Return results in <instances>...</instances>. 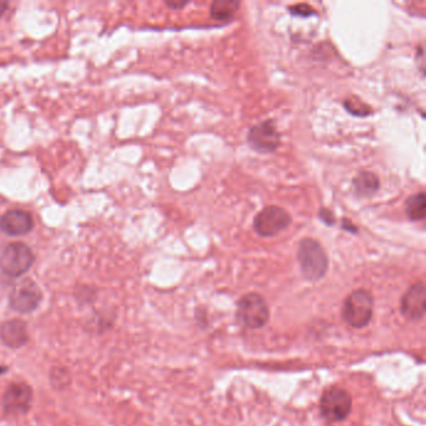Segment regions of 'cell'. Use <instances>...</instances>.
I'll return each instance as SVG.
<instances>
[{
    "label": "cell",
    "instance_id": "cell-1",
    "mask_svg": "<svg viewBox=\"0 0 426 426\" xmlns=\"http://www.w3.org/2000/svg\"><path fill=\"white\" fill-rule=\"evenodd\" d=\"M301 275L307 282H318L329 269V257L324 246L314 238H304L298 246L296 254Z\"/></svg>",
    "mask_w": 426,
    "mask_h": 426
},
{
    "label": "cell",
    "instance_id": "cell-2",
    "mask_svg": "<svg viewBox=\"0 0 426 426\" xmlns=\"http://www.w3.org/2000/svg\"><path fill=\"white\" fill-rule=\"evenodd\" d=\"M344 321L354 328L363 329L370 324L374 312V298L365 289H358L347 296L342 304Z\"/></svg>",
    "mask_w": 426,
    "mask_h": 426
},
{
    "label": "cell",
    "instance_id": "cell-3",
    "mask_svg": "<svg viewBox=\"0 0 426 426\" xmlns=\"http://www.w3.org/2000/svg\"><path fill=\"white\" fill-rule=\"evenodd\" d=\"M269 318V306L263 295L249 293L238 301L236 319L243 326L249 329H260L268 324Z\"/></svg>",
    "mask_w": 426,
    "mask_h": 426
},
{
    "label": "cell",
    "instance_id": "cell-4",
    "mask_svg": "<svg viewBox=\"0 0 426 426\" xmlns=\"http://www.w3.org/2000/svg\"><path fill=\"white\" fill-rule=\"evenodd\" d=\"M36 255L29 246L15 241L10 243L0 252V271L12 277L24 275L31 269Z\"/></svg>",
    "mask_w": 426,
    "mask_h": 426
},
{
    "label": "cell",
    "instance_id": "cell-5",
    "mask_svg": "<svg viewBox=\"0 0 426 426\" xmlns=\"http://www.w3.org/2000/svg\"><path fill=\"white\" fill-rule=\"evenodd\" d=\"M353 408V399L348 390L340 386H331L324 391L320 400V413L331 424L342 423L348 418Z\"/></svg>",
    "mask_w": 426,
    "mask_h": 426
},
{
    "label": "cell",
    "instance_id": "cell-6",
    "mask_svg": "<svg viewBox=\"0 0 426 426\" xmlns=\"http://www.w3.org/2000/svg\"><path fill=\"white\" fill-rule=\"evenodd\" d=\"M293 218L288 211L277 205H268L254 218L252 228L261 238H273L291 225Z\"/></svg>",
    "mask_w": 426,
    "mask_h": 426
},
{
    "label": "cell",
    "instance_id": "cell-7",
    "mask_svg": "<svg viewBox=\"0 0 426 426\" xmlns=\"http://www.w3.org/2000/svg\"><path fill=\"white\" fill-rule=\"evenodd\" d=\"M248 145L260 154H273L282 144V135L274 121H260L252 125L246 137Z\"/></svg>",
    "mask_w": 426,
    "mask_h": 426
},
{
    "label": "cell",
    "instance_id": "cell-8",
    "mask_svg": "<svg viewBox=\"0 0 426 426\" xmlns=\"http://www.w3.org/2000/svg\"><path fill=\"white\" fill-rule=\"evenodd\" d=\"M42 301V291L36 282L31 279H24L18 282L10 293L9 303L13 310L20 314H29L36 310Z\"/></svg>",
    "mask_w": 426,
    "mask_h": 426
},
{
    "label": "cell",
    "instance_id": "cell-9",
    "mask_svg": "<svg viewBox=\"0 0 426 426\" xmlns=\"http://www.w3.org/2000/svg\"><path fill=\"white\" fill-rule=\"evenodd\" d=\"M34 227V218L23 209H10L0 216V231L8 236H24L31 233Z\"/></svg>",
    "mask_w": 426,
    "mask_h": 426
},
{
    "label": "cell",
    "instance_id": "cell-10",
    "mask_svg": "<svg viewBox=\"0 0 426 426\" xmlns=\"http://www.w3.org/2000/svg\"><path fill=\"white\" fill-rule=\"evenodd\" d=\"M33 391L31 386L22 383H14L8 386L3 396V408L6 414L23 415L31 409Z\"/></svg>",
    "mask_w": 426,
    "mask_h": 426
},
{
    "label": "cell",
    "instance_id": "cell-11",
    "mask_svg": "<svg viewBox=\"0 0 426 426\" xmlns=\"http://www.w3.org/2000/svg\"><path fill=\"white\" fill-rule=\"evenodd\" d=\"M402 312L404 318L410 321H419L424 318L426 309L425 282H415L406 290L402 299Z\"/></svg>",
    "mask_w": 426,
    "mask_h": 426
},
{
    "label": "cell",
    "instance_id": "cell-12",
    "mask_svg": "<svg viewBox=\"0 0 426 426\" xmlns=\"http://www.w3.org/2000/svg\"><path fill=\"white\" fill-rule=\"evenodd\" d=\"M0 339L9 348H20L29 340L26 324L23 320L13 319L0 326Z\"/></svg>",
    "mask_w": 426,
    "mask_h": 426
},
{
    "label": "cell",
    "instance_id": "cell-13",
    "mask_svg": "<svg viewBox=\"0 0 426 426\" xmlns=\"http://www.w3.org/2000/svg\"><path fill=\"white\" fill-rule=\"evenodd\" d=\"M353 189L358 198L367 199L374 197L380 189L378 175L370 170H361L353 178Z\"/></svg>",
    "mask_w": 426,
    "mask_h": 426
},
{
    "label": "cell",
    "instance_id": "cell-14",
    "mask_svg": "<svg viewBox=\"0 0 426 426\" xmlns=\"http://www.w3.org/2000/svg\"><path fill=\"white\" fill-rule=\"evenodd\" d=\"M241 6L239 0H215L211 6V18L222 23L233 20Z\"/></svg>",
    "mask_w": 426,
    "mask_h": 426
},
{
    "label": "cell",
    "instance_id": "cell-15",
    "mask_svg": "<svg viewBox=\"0 0 426 426\" xmlns=\"http://www.w3.org/2000/svg\"><path fill=\"white\" fill-rule=\"evenodd\" d=\"M405 213L411 222H423L426 218L425 192H415L405 200Z\"/></svg>",
    "mask_w": 426,
    "mask_h": 426
},
{
    "label": "cell",
    "instance_id": "cell-16",
    "mask_svg": "<svg viewBox=\"0 0 426 426\" xmlns=\"http://www.w3.org/2000/svg\"><path fill=\"white\" fill-rule=\"evenodd\" d=\"M344 108L348 110L350 114L355 116H367L372 114V109L361 100L360 98L351 96L344 100Z\"/></svg>",
    "mask_w": 426,
    "mask_h": 426
},
{
    "label": "cell",
    "instance_id": "cell-17",
    "mask_svg": "<svg viewBox=\"0 0 426 426\" xmlns=\"http://www.w3.org/2000/svg\"><path fill=\"white\" fill-rule=\"evenodd\" d=\"M288 10L291 15L301 17V18H309V17H312V15H317L315 9L312 6H309V4H305V3L289 6Z\"/></svg>",
    "mask_w": 426,
    "mask_h": 426
},
{
    "label": "cell",
    "instance_id": "cell-18",
    "mask_svg": "<svg viewBox=\"0 0 426 426\" xmlns=\"http://www.w3.org/2000/svg\"><path fill=\"white\" fill-rule=\"evenodd\" d=\"M319 219L324 222V224H326V225H329V227H333L335 224V215L329 209H320V211H319Z\"/></svg>",
    "mask_w": 426,
    "mask_h": 426
},
{
    "label": "cell",
    "instance_id": "cell-19",
    "mask_svg": "<svg viewBox=\"0 0 426 426\" xmlns=\"http://www.w3.org/2000/svg\"><path fill=\"white\" fill-rule=\"evenodd\" d=\"M190 1H178V0H172V1H165V6H168L172 10H181L183 8L189 6Z\"/></svg>",
    "mask_w": 426,
    "mask_h": 426
},
{
    "label": "cell",
    "instance_id": "cell-20",
    "mask_svg": "<svg viewBox=\"0 0 426 426\" xmlns=\"http://www.w3.org/2000/svg\"><path fill=\"white\" fill-rule=\"evenodd\" d=\"M416 61H418L416 63L419 64L420 72L424 74L425 66H424V44L423 43L419 45V48L416 49Z\"/></svg>",
    "mask_w": 426,
    "mask_h": 426
},
{
    "label": "cell",
    "instance_id": "cell-21",
    "mask_svg": "<svg viewBox=\"0 0 426 426\" xmlns=\"http://www.w3.org/2000/svg\"><path fill=\"white\" fill-rule=\"evenodd\" d=\"M342 230H345V231H349V233H353V234H358V233H359V230H358V227H356L355 224H353L350 219H342Z\"/></svg>",
    "mask_w": 426,
    "mask_h": 426
},
{
    "label": "cell",
    "instance_id": "cell-22",
    "mask_svg": "<svg viewBox=\"0 0 426 426\" xmlns=\"http://www.w3.org/2000/svg\"><path fill=\"white\" fill-rule=\"evenodd\" d=\"M8 8H9V1H6V0H0V18L6 14Z\"/></svg>",
    "mask_w": 426,
    "mask_h": 426
},
{
    "label": "cell",
    "instance_id": "cell-23",
    "mask_svg": "<svg viewBox=\"0 0 426 426\" xmlns=\"http://www.w3.org/2000/svg\"><path fill=\"white\" fill-rule=\"evenodd\" d=\"M4 372H6V367H1V366H0V374H3Z\"/></svg>",
    "mask_w": 426,
    "mask_h": 426
}]
</instances>
